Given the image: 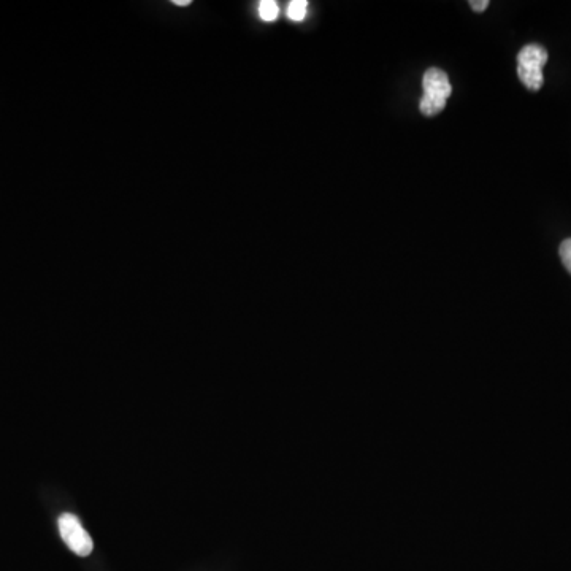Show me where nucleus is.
<instances>
[{
    "instance_id": "f257e3e1",
    "label": "nucleus",
    "mask_w": 571,
    "mask_h": 571,
    "mask_svg": "<svg viewBox=\"0 0 571 571\" xmlns=\"http://www.w3.org/2000/svg\"><path fill=\"white\" fill-rule=\"evenodd\" d=\"M422 89H424V96H422L421 105H419L422 115L435 116L443 112L448 97L453 92L448 75L443 70L435 69V67L426 70L424 78H422Z\"/></svg>"
},
{
    "instance_id": "f03ea898",
    "label": "nucleus",
    "mask_w": 571,
    "mask_h": 571,
    "mask_svg": "<svg viewBox=\"0 0 571 571\" xmlns=\"http://www.w3.org/2000/svg\"><path fill=\"white\" fill-rule=\"evenodd\" d=\"M548 62V51L537 43L526 45L518 54V77L530 91H540L545 83L543 67Z\"/></svg>"
},
{
    "instance_id": "7ed1b4c3",
    "label": "nucleus",
    "mask_w": 571,
    "mask_h": 571,
    "mask_svg": "<svg viewBox=\"0 0 571 571\" xmlns=\"http://www.w3.org/2000/svg\"><path fill=\"white\" fill-rule=\"evenodd\" d=\"M59 533L62 540L69 546L70 551L75 552L77 556L88 557L94 549L91 535L86 532L85 527L81 526L77 516L73 514H62L58 521Z\"/></svg>"
},
{
    "instance_id": "20e7f679",
    "label": "nucleus",
    "mask_w": 571,
    "mask_h": 571,
    "mask_svg": "<svg viewBox=\"0 0 571 571\" xmlns=\"http://www.w3.org/2000/svg\"><path fill=\"white\" fill-rule=\"evenodd\" d=\"M280 15V7L276 4L275 0H262L259 4V16L265 23H273V21Z\"/></svg>"
},
{
    "instance_id": "39448f33",
    "label": "nucleus",
    "mask_w": 571,
    "mask_h": 571,
    "mask_svg": "<svg viewBox=\"0 0 571 571\" xmlns=\"http://www.w3.org/2000/svg\"><path fill=\"white\" fill-rule=\"evenodd\" d=\"M308 15V2L307 0H292L291 4L288 5V16L289 20L300 21L305 20Z\"/></svg>"
},
{
    "instance_id": "423d86ee",
    "label": "nucleus",
    "mask_w": 571,
    "mask_h": 571,
    "mask_svg": "<svg viewBox=\"0 0 571 571\" xmlns=\"http://www.w3.org/2000/svg\"><path fill=\"white\" fill-rule=\"evenodd\" d=\"M560 259H562V264L565 265V269L568 270V273L571 275V238H567L562 242L560 245Z\"/></svg>"
},
{
    "instance_id": "0eeeda50",
    "label": "nucleus",
    "mask_w": 571,
    "mask_h": 571,
    "mask_svg": "<svg viewBox=\"0 0 571 571\" xmlns=\"http://www.w3.org/2000/svg\"><path fill=\"white\" fill-rule=\"evenodd\" d=\"M470 7H472L475 12H484V10L489 7V2H487V0H472Z\"/></svg>"
},
{
    "instance_id": "6e6552de",
    "label": "nucleus",
    "mask_w": 571,
    "mask_h": 571,
    "mask_svg": "<svg viewBox=\"0 0 571 571\" xmlns=\"http://www.w3.org/2000/svg\"><path fill=\"white\" fill-rule=\"evenodd\" d=\"M173 4L178 5V7H189L192 2L191 0H173Z\"/></svg>"
}]
</instances>
